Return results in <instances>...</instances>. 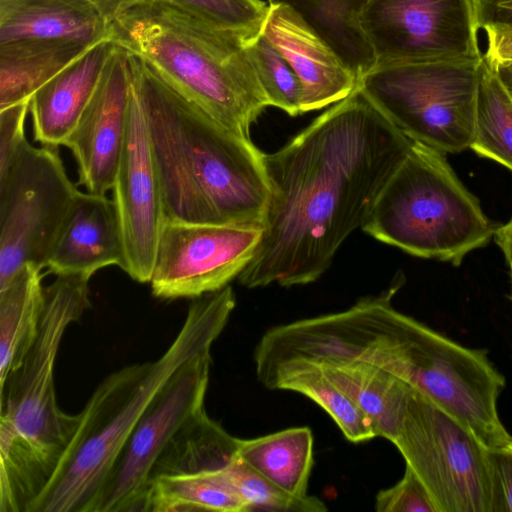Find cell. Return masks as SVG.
Returning <instances> with one entry per match:
<instances>
[{
	"mask_svg": "<svg viewBox=\"0 0 512 512\" xmlns=\"http://www.w3.org/2000/svg\"><path fill=\"white\" fill-rule=\"evenodd\" d=\"M411 145L357 87L265 154L270 197L262 237L239 282L291 287L319 279L362 228Z\"/></svg>",
	"mask_w": 512,
	"mask_h": 512,
	"instance_id": "6da1fadb",
	"label": "cell"
},
{
	"mask_svg": "<svg viewBox=\"0 0 512 512\" xmlns=\"http://www.w3.org/2000/svg\"><path fill=\"white\" fill-rule=\"evenodd\" d=\"M127 57L166 219L261 227L270 197L265 154L179 94L141 57Z\"/></svg>",
	"mask_w": 512,
	"mask_h": 512,
	"instance_id": "7a4b0ae2",
	"label": "cell"
},
{
	"mask_svg": "<svg viewBox=\"0 0 512 512\" xmlns=\"http://www.w3.org/2000/svg\"><path fill=\"white\" fill-rule=\"evenodd\" d=\"M235 305L229 285L196 298L160 357L125 366L104 378L77 414L70 441L29 512H95L139 420L184 365L211 352Z\"/></svg>",
	"mask_w": 512,
	"mask_h": 512,
	"instance_id": "3957f363",
	"label": "cell"
},
{
	"mask_svg": "<svg viewBox=\"0 0 512 512\" xmlns=\"http://www.w3.org/2000/svg\"><path fill=\"white\" fill-rule=\"evenodd\" d=\"M253 37L210 24L166 0L130 7L111 23L110 32L118 47L145 60L188 101L250 139L251 126L270 106L248 50Z\"/></svg>",
	"mask_w": 512,
	"mask_h": 512,
	"instance_id": "277c9868",
	"label": "cell"
},
{
	"mask_svg": "<svg viewBox=\"0 0 512 512\" xmlns=\"http://www.w3.org/2000/svg\"><path fill=\"white\" fill-rule=\"evenodd\" d=\"M84 274H60L45 288L37 338L0 387V510L29 512L75 430L77 415L56 399L54 367L68 326L90 306Z\"/></svg>",
	"mask_w": 512,
	"mask_h": 512,
	"instance_id": "5b68a950",
	"label": "cell"
},
{
	"mask_svg": "<svg viewBox=\"0 0 512 512\" xmlns=\"http://www.w3.org/2000/svg\"><path fill=\"white\" fill-rule=\"evenodd\" d=\"M362 229L413 256L458 266L467 254L487 245L497 227L460 181L445 153L412 141Z\"/></svg>",
	"mask_w": 512,
	"mask_h": 512,
	"instance_id": "8992f818",
	"label": "cell"
},
{
	"mask_svg": "<svg viewBox=\"0 0 512 512\" xmlns=\"http://www.w3.org/2000/svg\"><path fill=\"white\" fill-rule=\"evenodd\" d=\"M482 57L375 65L358 88L411 141L459 153L474 136Z\"/></svg>",
	"mask_w": 512,
	"mask_h": 512,
	"instance_id": "52a82bcc",
	"label": "cell"
},
{
	"mask_svg": "<svg viewBox=\"0 0 512 512\" xmlns=\"http://www.w3.org/2000/svg\"><path fill=\"white\" fill-rule=\"evenodd\" d=\"M392 443L425 486L437 512H491L488 448L413 387Z\"/></svg>",
	"mask_w": 512,
	"mask_h": 512,
	"instance_id": "ba28073f",
	"label": "cell"
},
{
	"mask_svg": "<svg viewBox=\"0 0 512 512\" xmlns=\"http://www.w3.org/2000/svg\"><path fill=\"white\" fill-rule=\"evenodd\" d=\"M80 190L58 146L23 147L0 173V287L24 265L46 268L61 225Z\"/></svg>",
	"mask_w": 512,
	"mask_h": 512,
	"instance_id": "9c48e42d",
	"label": "cell"
},
{
	"mask_svg": "<svg viewBox=\"0 0 512 512\" xmlns=\"http://www.w3.org/2000/svg\"><path fill=\"white\" fill-rule=\"evenodd\" d=\"M359 23L383 65L480 57V0H369Z\"/></svg>",
	"mask_w": 512,
	"mask_h": 512,
	"instance_id": "30bf717a",
	"label": "cell"
},
{
	"mask_svg": "<svg viewBox=\"0 0 512 512\" xmlns=\"http://www.w3.org/2000/svg\"><path fill=\"white\" fill-rule=\"evenodd\" d=\"M211 352L184 365L150 404L121 451L95 512L142 511L154 469L177 434L205 411Z\"/></svg>",
	"mask_w": 512,
	"mask_h": 512,
	"instance_id": "8fae6325",
	"label": "cell"
},
{
	"mask_svg": "<svg viewBox=\"0 0 512 512\" xmlns=\"http://www.w3.org/2000/svg\"><path fill=\"white\" fill-rule=\"evenodd\" d=\"M258 226L188 223L166 219L150 278L160 299L199 298L228 286L252 260Z\"/></svg>",
	"mask_w": 512,
	"mask_h": 512,
	"instance_id": "7c38bea8",
	"label": "cell"
},
{
	"mask_svg": "<svg viewBox=\"0 0 512 512\" xmlns=\"http://www.w3.org/2000/svg\"><path fill=\"white\" fill-rule=\"evenodd\" d=\"M112 190L124 243L122 270L137 282L149 283L166 216L146 120L132 84L125 142Z\"/></svg>",
	"mask_w": 512,
	"mask_h": 512,
	"instance_id": "4fadbf2b",
	"label": "cell"
},
{
	"mask_svg": "<svg viewBox=\"0 0 512 512\" xmlns=\"http://www.w3.org/2000/svg\"><path fill=\"white\" fill-rule=\"evenodd\" d=\"M127 52L116 47L76 126L64 141L74 155L79 181L87 192L112 190L121 158L130 106Z\"/></svg>",
	"mask_w": 512,
	"mask_h": 512,
	"instance_id": "5bb4252c",
	"label": "cell"
},
{
	"mask_svg": "<svg viewBox=\"0 0 512 512\" xmlns=\"http://www.w3.org/2000/svg\"><path fill=\"white\" fill-rule=\"evenodd\" d=\"M261 32L295 72L302 114L335 104L357 89L355 72L293 8L269 4Z\"/></svg>",
	"mask_w": 512,
	"mask_h": 512,
	"instance_id": "9a60e30c",
	"label": "cell"
},
{
	"mask_svg": "<svg viewBox=\"0 0 512 512\" xmlns=\"http://www.w3.org/2000/svg\"><path fill=\"white\" fill-rule=\"evenodd\" d=\"M125 252L114 200L79 191L51 248L50 273L92 275L100 269L124 266Z\"/></svg>",
	"mask_w": 512,
	"mask_h": 512,
	"instance_id": "2e32d148",
	"label": "cell"
},
{
	"mask_svg": "<svg viewBox=\"0 0 512 512\" xmlns=\"http://www.w3.org/2000/svg\"><path fill=\"white\" fill-rule=\"evenodd\" d=\"M111 39L90 47L30 98L34 138L42 145H63L92 98L116 49Z\"/></svg>",
	"mask_w": 512,
	"mask_h": 512,
	"instance_id": "e0dca14e",
	"label": "cell"
},
{
	"mask_svg": "<svg viewBox=\"0 0 512 512\" xmlns=\"http://www.w3.org/2000/svg\"><path fill=\"white\" fill-rule=\"evenodd\" d=\"M111 24L88 0H0V43L110 39Z\"/></svg>",
	"mask_w": 512,
	"mask_h": 512,
	"instance_id": "ac0fdd59",
	"label": "cell"
},
{
	"mask_svg": "<svg viewBox=\"0 0 512 512\" xmlns=\"http://www.w3.org/2000/svg\"><path fill=\"white\" fill-rule=\"evenodd\" d=\"M313 364L354 401L372 422L377 436L391 442L395 440L404 418L411 385L366 362Z\"/></svg>",
	"mask_w": 512,
	"mask_h": 512,
	"instance_id": "d6986e66",
	"label": "cell"
},
{
	"mask_svg": "<svg viewBox=\"0 0 512 512\" xmlns=\"http://www.w3.org/2000/svg\"><path fill=\"white\" fill-rule=\"evenodd\" d=\"M92 46L73 40L0 43V109L30 100L41 86Z\"/></svg>",
	"mask_w": 512,
	"mask_h": 512,
	"instance_id": "ffe728a7",
	"label": "cell"
},
{
	"mask_svg": "<svg viewBox=\"0 0 512 512\" xmlns=\"http://www.w3.org/2000/svg\"><path fill=\"white\" fill-rule=\"evenodd\" d=\"M228 465L156 475L149 484L142 511L247 512V504L229 473Z\"/></svg>",
	"mask_w": 512,
	"mask_h": 512,
	"instance_id": "44dd1931",
	"label": "cell"
},
{
	"mask_svg": "<svg viewBox=\"0 0 512 512\" xmlns=\"http://www.w3.org/2000/svg\"><path fill=\"white\" fill-rule=\"evenodd\" d=\"M314 439L307 426L291 427L252 439H237L236 455L281 491L309 496Z\"/></svg>",
	"mask_w": 512,
	"mask_h": 512,
	"instance_id": "7402d4cb",
	"label": "cell"
},
{
	"mask_svg": "<svg viewBox=\"0 0 512 512\" xmlns=\"http://www.w3.org/2000/svg\"><path fill=\"white\" fill-rule=\"evenodd\" d=\"M41 269L22 266L0 287V387L34 344L45 305Z\"/></svg>",
	"mask_w": 512,
	"mask_h": 512,
	"instance_id": "603a6c76",
	"label": "cell"
},
{
	"mask_svg": "<svg viewBox=\"0 0 512 512\" xmlns=\"http://www.w3.org/2000/svg\"><path fill=\"white\" fill-rule=\"evenodd\" d=\"M255 368L266 388L297 392L318 404L349 441L359 443L377 437L370 419L313 363L286 361Z\"/></svg>",
	"mask_w": 512,
	"mask_h": 512,
	"instance_id": "cb8c5ba5",
	"label": "cell"
},
{
	"mask_svg": "<svg viewBox=\"0 0 512 512\" xmlns=\"http://www.w3.org/2000/svg\"><path fill=\"white\" fill-rule=\"evenodd\" d=\"M369 0H268L299 13L355 72L358 80L376 63L359 23Z\"/></svg>",
	"mask_w": 512,
	"mask_h": 512,
	"instance_id": "d4e9b609",
	"label": "cell"
},
{
	"mask_svg": "<svg viewBox=\"0 0 512 512\" xmlns=\"http://www.w3.org/2000/svg\"><path fill=\"white\" fill-rule=\"evenodd\" d=\"M476 154L512 171V94L484 57L479 68L474 136Z\"/></svg>",
	"mask_w": 512,
	"mask_h": 512,
	"instance_id": "484cf974",
	"label": "cell"
},
{
	"mask_svg": "<svg viewBox=\"0 0 512 512\" xmlns=\"http://www.w3.org/2000/svg\"><path fill=\"white\" fill-rule=\"evenodd\" d=\"M248 50L270 106L292 117L302 114L300 82L262 32L248 42Z\"/></svg>",
	"mask_w": 512,
	"mask_h": 512,
	"instance_id": "4316f807",
	"label": "cell"
},
{
	"mask_svg": "<svg viewBox=\"0 0 512 512\" xmlns=\"http://www.w3.org/2000/svg\"><path fill=\"white\" fill-rule=\"evenodd\" d=\"M215 26L256 36L262 27L269 4L261 0H166Z\"/></svg>",
	"mask_w": 512,
	"mask_h": 512,
	"instance_id": "83f0119b",
	"label": "cell"
},
{
	"mask_svg": "<svg viewBox=\"0 0 512 512\" xmlns=\"http://www.w3.org/2000/svg\"><path fill=\"white\" fill-rule=\"evenodd\" d=\"M375 510L378 512H437L425 486L407 465L403 477L395 485L377 493Z\"/></svg>",
	"mask_w": 512,
	"mask_h": 512,
	"instance_id": "f1b7e54d",
	"label": "cell"
},
{
	"mask_svg": "<svg viewBox=\"0 0 512 512\" xmlns=\"http://www.w3.org/2000/svg\"><path fill=\"white\" fill-rule=\"evenodd\" d=\"M30 100L0 109V173L6 171L28 140L25 121Z\"/></svg>",
	"mask_w": 512,
	"mask_h": 512,
	"instance_id": "f546056e",
	"label": "cell"
},
{
	"mask_svg": "<svg viewBox=\"0 0 512 512\" xmlns=\"http://www.w3.org/2000/svg\"><path fill=\"white\" fill-rule=\"evenodd\" d=\"M492 502L491 512H512V442L488 449Z\"/></svg>",
	"mask_w": 512,
	"mask_h": 512,
	"instance_id": "4dcf8cb0",
	"label": "cell"
},
{
	"mask_svg": "<svg viewBox=\"0 0 512 512\" xmlns=\"http://www.w3.org/2000/svg\"><path fill=\"white\" fill-rule=\"evenodd\" d=\"M481 31L486 62L495 69L512 64V21H486L481 23Z\"/></svg>",
	"mask_w": 512,
	"mask_h": 512,
	"instance_id": "1f68e13d",
	"label": "cell"
},
{
	"mask_svg": "<svg viewBox=\"0 0 512 512\" xmlns=\"http://www.w3.org/2000/svg\"><path fill=\"white\" fill-rule=\"evenodd\" d=\"M111 24L123 12L144 0H88Z\"/></svg>",
	"mask_w": 512,
	"mask_h": 512,
	"instance_id": "d6a6232c",
	"label": "cell"
},
{
	"mask_svg": "<svg viewBox=\"0 0 512 512\" xmlns=\"http://www.w3.org/2000/svg\"><path fill=\"white\" fill-rule=\"evenodd\" d=\"M494 239L507 264L512 265V218L506 224L497 227Z\"/></svg>",
	"mask_w": 512,
	"mask_h": 512,
	"instance_id": "836d02e7",
	"label": "cell"
},
{
	"mask_svg": "<svg viewBox=\"0 0 512 512\" xmlns=\"http://www.w3.org/2000/svg\"><path fill=\"white\" fill-rule=\"evenodd\" d=\"M497 70L499 71V74L503 82L505 83L506 87L512 94V64L503 66Z\"/></svg>",
	"mask_w": 512,
	"mask_h": 512,
	"instance_id": "e575fe53",
	"label": "cell"
},
{
	"mask_svg": "<svg viewBox=\"0 0 512 512\" xmlns=\"http://www.w3.org/2000/svg\"><path fill=\"white\" fill-rule=\"evenodd\" d=\"M508 267H509V276H510V284H511L510 298L512 300V265H508Z\"/></svg>",
	"mask_w": 512,
	"mask_h": 512,
	"instance_id": "d590c367",
	"label": "cell"
}]
</instances>
